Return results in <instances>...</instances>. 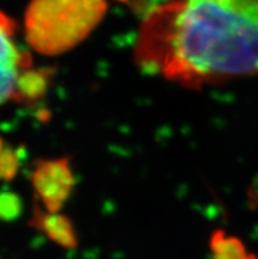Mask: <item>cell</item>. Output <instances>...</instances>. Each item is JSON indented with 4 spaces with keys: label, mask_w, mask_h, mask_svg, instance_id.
Listing matches in <instances>:
<instances>
[{
    "label": "cell",
    "mask_w": 258,
    "mask_h": 259,
    "mask_svg": "<svg viewBox=\"0 0 258 259\" xmlns=\"http://www.w3.org/2000/svg\"><path fill=\"white\" fill-rule=\"evenodd\" d=\"M21 162V149H15L10 145L4 146L0 154V179L11 182L19 172Z\"/></svg>",
    "instance_id": "ba28073f"
},
{
    "label": "cell",
    "mask_w": 258,
    "mask_h": 259,
    "mask_svg": "<svg viewBox=\"0 0 258 259\" xmlns=\"http://www.w3.org/2000/svg\"><path fill=\"white\" fill-rule=\"evenodd\" d=\"M29 225L45 234L58 246L72 250L78 246V236L69 217L62 213H50L34 204Z\"/></svg>",
    "instance_id": "277c9868"
},
{
    "label": "cell",
    "mask_w": 258,
    "mask_h": 259,
    "mask_svg": "<svg viewBox=\"0 0 258 259\" xmlns=\"http://www.w3.org/2000/svg\"><path fill=\"white\" fill-rule=\"evenodd\" d=\"M32 184L45 209L58 213L76 186L70 161L67 158L37 161L32 171Z\"/></svg>",
    "instance_id": "3957f363"
},
{
    "label": "cell",
    "mask_w": 258,
    "mask_h": 259,
    "mask_svg": "<svg viewBox=\"0 0 258 259\" xmlns=\"http://www.w3.org/2000/svg\"><path fill=\"white\" fill-rule=\"evenodd\" d=\"M107 8V0H32L25 12V38L44 56H59L87 38Z\"/></svg>",
    "instance_id": "7a4b0ae2"
},
{
    "label": "cell",
    "mask_w": 258,
    "mask_h": 259,
    "mask_svg": "<svg viewBox=\"0 0 258 259\" xmlns=\"http://www.w3.org/2000/svg\"><path fill=\"white\" fill-rule=\"evenodd\" d=\"M3 149H4L3 140H2V137H0V154H2V151H3Z\"/></svg>",
    "instance_id": "30bf717a"
},
{
    "label": "cell",
    "mask_w": 258,
    "mask_h": 259,
    "mask_svg": "<svg viewBox=\"0 0 258 259\" xmlns=\"http://www.w3.org/2000/svg\"><path fill=\"white\" fill-rule=\"evenodd\" d=\"M23 213V200L12 191H0V221L11 223Z\"/></svg>",
    "instance_id": "9c48e42d"
},
{
    "label": "cell",
    "mask_w": 258,
    "mask_h": 259,
    "mask_svg": "<svg viewBox=\"0 0 258 259\" xmlns=\"http://www.w3.org/2000/svg\"><path fill=\"white\" fill-rule=\"evenodd\" d=\"M54 69H26L19 72L12 100L24 104H34L44 99L52 83Z\"/></svg>",
    "instance_id": "5b68a950"
},
{
    "label": "cell",
    "mask_w": 258,
    "mask_h": 259,
    "mask_svg": "<svg viewBox=\"0 0 258 259\" xmlns=\"http://www.w3.org/2000/svg\"><path fill=\"white\" fill-rule=\"evenodd\" d=\"M136 52L145 69L187 87L258 75V0H173L156 7Z\"/></svg>",
    "instance_id": "6da1fadb"
},
{
    "label": "cell",
    "mask_w": 258,
    "mask_h": 259,
    "mask_svg": "<svg viewBox=\"0 0 258 259\" xmlns=\"http://www.w3.org/2000/svg\"><path fill=\"white\" fill-rule=\"evenodd\" d=\"M17 25L15 20L0 11V66H16L19 70L29 69L32 56L28 52H21L13 41Z\"/></svg>",
    "instance_id": "8992f818"
},
{
    "label": "cell",
    "mask_w": 258,
    "mask_h": 259,
    "mask_svg": "<svg viewBox=\"0 0 258 259\" xmlns=\"http://www.w3.org/2000/svg\"><path fill=\"white\" fill-rule=\"evenodd\" d=\"M209 249L212 259H257L249 253L244 242L233 236H227L223 229L215 230L209 238Z\"/></svg>",
    "instance_id": "52a82bcc"
}]
</instances>
